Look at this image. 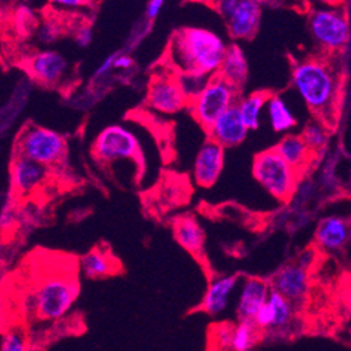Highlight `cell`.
I'll return each mask as SVG.
<instances>
[{
	"instance_id": "6da1fadb",
	"label": "cell",
	"mask_w": 351,
	"mask_h": 351,
	"mask_svg": "<svg viewBox=\"0 0 351 351\" xmlns=\"http://www.w3.org/2000/svg\"><path fill=\"white\" fill-rule=\"evenodd\" d=\"M228 45L215 31L184 27L175 31L167 48V66L177 75L213 77L219 73Z\"/></svg>"
},
{
	"instance_id": "7a4b0ae2",
	"label": "cell",
	"mask_w": 351,
	"mask_h": 351,
	"mask_svg": "<svg viewBox=\"0 0 351 351\" xmlns=\"http://www.w3.org/2000/svg\"><path fill=\"white\" fill-rule=\"evenodd\" d=\"M291 83L306 107L321 119L333 115L339 83L333 69L322 59H305L293 66Z\"/></svg>"
},
{
	"instance_id": "3957f363",
	"label": "cell",
	"mask_w": 351,
	"mask_h": 351,
	"mask_svg": "<svg viewBox=\"0 0 351 351\" xmlns=\"http://www.w3.org/2000/svg\"><path fill=\"white\" fill-rule=\"evenodd\" d=\"M80 293L77 276L55 271L41 278L31 293V309L40 321H56L72 308Z\"/></svg>"
},
{
	"instance_id": "277c9868",
	"label": "cell",
	"mask_w": 351,
	"mask_h": 351,
	"mask_svg": "<svg viewBox=\"0 0 351 351\" xmlns=\"http://www.w3.org/2000/svg\"><path fill=\"white\" fill-rule=\"evenodd\" d=\"M252 175L269 195L277 200L286 202L295 192L300 173L276 149H269L254 157Z\"/></svg>"
},
{
	"instance_id": "5b68a950",
	"label": "cell",
	"mask_w": 351,
	"mask_h": 351,
	"mask_svg": "<svg viewBox=\"0 0 351 351\" xmlns=\"http://www.w3.org/2000/svg\"><path fill=\"white\" fill-rule=\"evenodd\" d=\"M66 138L53 129L28 125L16 140V154L47 168L62 162L66 157Z\"/></svg>"
},
{
	"instance_id": "8992f818",
	"label": "cell",
	"mask_w": 351,
	"mask_h": 351,
	"mask_svg": "<svg viewBox=\"0 0 351 351\" xmlns=\"http://www.w3.org/2000/svg\"><path fill=\"white\" fill-rule=\"evenodd\" d=\"M239 91L241 90L235 86L216 75L193 99H191L188 110L193 118L208 130L223 114L238 104Z\"/></svg>"
},
{
	"instance_id": "52a82bcc",
	"label": "cell",
	"mask_w": 351,
	"mask_h": 351,
	"mask_svg": "<svg viewBox=\"0 0 351 351\" xmlns=\"http://www.w3.org/2000/svg\"><path fill=\"white\" fill-rule=\"evenodd\" d=\"M93 154L99 164L111 165L118 161L140 160V143L136 134L123 125L104 128L93 143Z\"/></svg>"
},
{
	"instance_id": "ba28073f",
	"label": "cell",
	"mask_w": 351,
	"mask_h": 351,
	"mask_svg": "<svg viewBox=\"0 0 351 351\" xmlns=\"http://www.w3.org/2000/svg\"><path fill=\"white\" fill-rule=\"evenodd\" d=\"M308 25L313 41L328 52L341 51L350 40V21L340 9H315Z\"/></svg>"
},
{
	"instance_id": "9c48e42d",
	"label": "cell",
	"mask_w": 351,
	"mask_h": 351,
	"mask_svg": "<svg viewBox=\"0 0 351 351\" xmlns=\"http://www.w3.org/2000/svg\"><path fill=\"white\" fill-rule=\"evenodd\" d=\"M234 40H252L258 34L262 5L256 0H221L213 3Z\"/></svg>"
},
{
	"instance_id": "30bf717a",
	"label": "cell",
	"mask_w": 351,
	"mask_h": 351,
	"mask_svg": "<svg viewBox=\"0 0 351 351\" xmlns=\"http://www.w3.org/2000/svg\"><path fill=\"white\" fill-rule=\"evenodd\" d=\"M147 104L152 110L164 115H175L189 108V98L184 93L180 77L173 70L153 75Z\"/></svg>"
},
{
	"instance_id": "8fae6325",
	"label": "cell",
	"mask_w": 351,
	"mask_h": 351,
	"mask_svg": "<svg viewBox=\"0 0 351 351\" xmlns=\"http://www.w3.org/2000/svg\"><path fill=\"white\" fill-rule=\"evenodd\" d=\"M24 67L35 83L53 88L64 82L69 75L67 59L55 49H43L27 58Z\"/></svg>"
},
{
	"instance_id": "7c38bea8",
	"label": "cell",
	"mask_w": 351,
	"mask_h": 351,
	"mask_svg": "<svg viewBox=\"0 0 351 351\" xmlns=\"http://www.w3.org/2000/svg\"><path fill=\"white\" fill-rule=\"evenodd\" d=\"M226 149L208 138L199 149L193 162V180L200 188H212L224 169Z\"/></svg>"
},
{
	"instance_id": "4fadbf2b",
	"label": "cell",
	"mask_w": 351,
	"mask_h": 351,
	"mask_svg": "<svg viewBox=\"0 0 351 351\" xmlns=\"http://www.w3.org/2000/svg\"><path fill=\"white\" fill-rule=\"evenodd\" d=\"M48 178V168L25 157L14 156L10 164L12 192L20 197L34 195Z\"/></svg>"
},
{
	"instance_id": "5bb4252c",
	"label": "cell",
	"mask_w": 351,
	"mask_h": 351,
	"mask_svg": "<svg viewBox=\"0 0 351 351\" xmlns=\"http://www.w3.org/2000/svg\"><path fill=\"white\" fill-rule=\"evenodd\" d=\"M271 293V286L259 277L243 278L238 302L237 318L239 322H254L259 311L266 305Z\"/></svg>"
},
{
	"instance_id": "9a60e30c",
	"label": "cell",
	"mask_w": 351,
	"mask_h": 351,
	"mask_svg": "<svg viewBox=\"0 0 351 351\" xmlns=\"http://www.w3.org/2000/svg\"><path fill=\"white\" fill-rule=\"evenodd\" d=\"M270 286L273 291L282 294L290 302H298L305 298L309 290L308 270L298 263L286 265L273 276Z\"/></svg>"
},
{
	"instance_id": "2e32d148",
	"label": "cell",
	"mask_w": 351,
	"mask_h": 351,
	"mask_svg": "<svg viewBox=\"0 0 351 351\" xmlns=\"http://www.w3.org/2000/svg\"><path fill=\"white\" fill-rule=\"evenodd\" d=\"M251 130L243 123L238 105H234L226 114H223L215 125L207 130L208 137L215 140L224 149L237 147L245 142Z\"/></svg>"
},
{
	"instance_id": "e0dca14e",
	"label": "cell",
	"mask_w": 351,
	"mask_h": 351,
	"mask_svg": "<svg viewBox=\"0 0 351 351\" xmlns=\"http://www.w3.org/2000/svg\"><path fill=\"white\" fill-rule=\"evenodd\" d=\"M238 283V274H228L213 278L200 302V309L210 315V317H219V315H221L227 309L230 298L235 291Z\"/></svg>"
},
{
	"instance_id": "ac0fdd59",
	"label": "cell",
	"mask_w": 351,
	"mask_h": 351,
	"mask_svg": "<svg viewBox=\"0 0 351 351\" xmlns=\"http://www.w3.org/2000/svg\"><path fill=\"white\" fill-rule=\"evenodd\" d=\"M293 319V302L271 290L266 305L259 311L254 321L261 330H277L286 328Z\"/></svg>"
},
{
	"instance_id": "d6986e66",
	"label": "cell",
	"mask_w": 351,
	"mask_h": 351,
	"mask_svg": "<svg viewBox=\"0 0 351 351\" xmlns=\"http://www.w3.org/2000/svg\"><path fill=\"white\" fill-rule=\"evenodd\" d=\"M350 235L351 230L344 219L328 216L319 221L317 231H315V241L321 250L335 252L344 247L350 239Z\"/></svg>"
},
{
	"instance_id": "ffe728a7",
	"label": "cell",
	"mask_w": 351,
	"mask_h": 351,
	"mask_svg": "<svg viewBox=\"0 0 351 351\" xmlns=\"http://www.w3.org/2000/svg\"><path fill=\"white\" fill-rule=\"evenodd\" d=\"M79 266L87 278H107L119 273L121 265L115 256L105 248H94L79 259Z\"/></svg>"
},
{
	"instance_id": "44dd1931",
	"label": "cell",
	"mask_w": 351,
	"mask_h": 351,
	"mask_svg": "<svg viewBox=\"0 0 351 351\" xmlns=\"http://www.w3.org/2000/svg\"><path fill=\"white\" fill-rule=\"evenodd\" d=\"M217 75L230 84L235 86L238 90H241L247 83L250 75V63L247 55H245L239 45H228L227 53Z\"/></svg>"
},
{
	"instance_id": "7402d4cb",
	"label": "cell",
	"mask_w": 351,
	"mask_h": 351,
	"mask_svg": "<svg viewBox=\"0 0 351 351\" xmlns=\"http://www.w3.org/2000/svg\"><path fill=\"white\" fill-rule=\"evenodd\" d=\"M173 237L181 247L195 256L203 254L204 231L192 216H184L173 221Z\"/></svg>"
},
{
	"instance_id": "603a6c76",
	"label": "cell",
	"mask_w": 351,
	"mask_h": 351,
	"mask_svg": "<svg viewBox=\"0 0 351 351\" xmlns=\"http://www.w3.org/2000/svg\"><path fill=\"white\" fill-rule=\"evenodd\" d=\"M274 149L298 173L309 167L315 154L301 134L285 136Z\"/></svg>"
},
{
	"instance_id": "cb8c5ba5",
	"label": "cell",
	"mask_w": 351,
	"mask_h": 351,
	"mask_svg": "<svg viewBox=\"0 0 351 351\" xmlns=\"http://www.w3.org/2000/svg\"><path fill=\"white\" fill-rule=\"evenodd\" d=\"M267 91H255L248 95H243L238 101V108L242 117L243 123L250 130H258L262 121V112L266 108L267 101L270 98Z\"/></svg>"
},
{
	"instance_id": "d4e9b609",
	"label": "cell",
	"mask_w": 351,
	"mask_h": 351,
	"mask_svg": "<svg viewBox=\"0 0 351 351\" xmlns=\"http://www.w3.org/2000/svg\"><path fill=\"white\" fill-rule=\"evenodd\" d=\"M266 114L271 129L277 133L289 132L297 125V119L293 111L290 110L286 101L277 94L270 95L266 105Z\"/></svg>"
},
{
	"instance_id": "484cf974",
	"label": "cell",
	"mask_w": 351,
	"mask_h": 351,
	"mask_svg": "<svg viewBox=\"0 0 351 351\" xmlns=\"http://www.w3.org/2000/svg\"><path fill=\"white\" fill-rule=\"evenodd\" d=\"M258 333L254 322H238L231 328L228 346L232 351H250L256 343Z\"/></svg>"
},
{
	"instance_id": "4316f807",
	"label": "cell",
	"mask_w": 351,
	"mask_h": 351,
	"mask_svg": "<svg viewBox=\"0 0 351 351\" xmlns=\"http://www.w3.org/2000/svg\"><path fill=\"white\" fill-rule=\"evenodd\" d=\"M302 138L305 140V143L309 146V149L318 154L319 152L325 150L328 146V140H329V133L324 122L321 121H311L305 125L302 133Z\"/></svg>"
},
{
	"instance_id": "83f0119b",
	"label": "cell",
	"mask_w": 351,
	"mask_h": 351,
	"mask_svg": "<svg viewBox=\"0 0 351 351\" xmlns=\"http://www.w3.org/2000/svg\"><path fill=\"white\" fill-rule=\"evenodd\" d=\"M63 34V25L55 19H45L37 28V40L43 45L55 44Z\"/></svg>"
},
{
	"instance_id": "f1b7e54d",
	"label": "cell",
	"mask_w": 351,
	"mask_h": 351,
	"mask_svg": "<svg viewBox=\"0 0 351 351\" xmlns=\"http://www.w3.org/2000/svg\"><path fill=\"white\" fill-rule=\"evenodd\" d=\"M178 77H180V83L182 86L184 93L189 98V102L206 87L208 80L212 79L208 76H196V75H178Z\"/></svg>"
},
{
	"instance_id": "f546056e",
	"label": "cell",
	"mask_w": 351,
	"mask_h": 351,
	"mask_svg": "<svg viewBox=\"0 0 351 351\" xmlns=\"http://www.w3.org/2000/svg\"><path fill=\"white\" fill-rule=\"evenodd\" d=\"M153 27V21H149L146 17L145 19H140L130 29L129 37L126 40V48L128 51H133L140 43H142L149 32L152 31Z\"/></svg>"
},
{
	"instance_id": "4dcf8cb0",
	"label": "cell",
	"mask_w": 351,
	"mask_h": 351,
	"mask_svg": "<svg viewBox=\"0 0 351 351\" xmlns=\"http://www.w3.org/2000/svg\"><path fill=\"white\" fill-rule=\"evenodd\" d=\"M0 351H27L25 336L20 329H10L5 333Z\"/></svg>"
},
{
	"instance_id": "1f68e13d",
	"label": "cell",
	"mask_w": 351,
	"mask_h": 351,
	"mask_svg": "<svg viewBox=\"0 0 351 351\" xmlns=\"http://www.w3.org/2000/svg\"><path fill=\"white\" fill-rule=\"evenodd\" d=\"M14 24L19 32H32L34 27L37 25L32 9L28 8H19L14 14Z\"/></svg>"
},
{
	"instance_id": "d6a6232c",
	"label": "cell",
	"mask_w": 351,
	"mask_h": 351,
	"mask_svg": "<svg viewBox=\"0 0 351 351\" xmlns=\"http://www.w3.org/2000/svg\"><path fill=\"white\" fill-rule=\"evenodd\" d=\"M73 38H75V44L79 48H88L93 43V38H94L93 28L88 24L77 25L75 32H73Z\"/></svg>"
},
{
	"instance_id": "836d02e7",
	"label": "cell",
	"mask_w": 351,
	"mask_h": 351,
	"mask_svg": "<svg viewBox=\"0 0 351 351\" xmlns=\"http://www.w3.org/2000/svg\"><path fill=\"white\" fill-rule=\"evenodd\" d=\"M13 192H9V197H3L2 200V227H10L14 223V215H16V206L13 200Z\"/></svg>"
},
{
	"instance_id": "e575fe53",
	"label": "cell",
	"mask_w": 351,
	"mask_h": 351,
	"mask_svg": "<svg viewBox=\"0 0 351 351\" xmlns=\"http://www.w3.org/2000/svg\"><path fill=\"white\" fill-rule=\"evenodd\" d=\"M117 56H118V52H114L112 55L105 58V59L101 62V64L97 67L95 72H94V77H95V79H102V77L107 76V75L111 72V70H114V69H115L114 64H115Z\"/></svg>"
},
{
	"instance_id": "d590c367",
	"label": "cell",
	"mask_w": 351,
	"mask_h": 351,
	"mask_svg": "<svg viewBox=\"0 0 351 351\" xmlns=\"http://www.w3.org/2000/svg\"><path fill=\"white\" fill-rule=\"evenodd\" d=\"M164 8V0H150L145 10V17L149 21H156V19L160 16L161 10Z\"/></svg>"
},
{
	"instance_id": "8d00e7d4",
	"label": "cell",
	"mask_w": 351,
	"mask_h": 351,
	"mask_svg": "<svg viewBox=\"0 0 351 351\" xmlns=\"http://www.w3.org/2000/svg\"><path fill=\"white\" fill-rule=\"evenodd\" d=\"M134 64V60L130 55L125 53V52H118V56L115 59V70H129L132 69Z\"/></svg>"
},
{
	"instance_id": "74e56055",
	"label": "cell",
	"mask_w": 351,
	"mask_h": 351,
	"mask_svg": "<svg viewBox=\"0 0 351 351\" xmlns=\"http://www.w3.org/2000/svg\"><path fill=\"white\" fill-rule=\"evenodd\" d=\"M52 5L63 8L62 10H77L80 6H88L90 2H84V0H56Z\"/></svg>"
}]
</instances>
